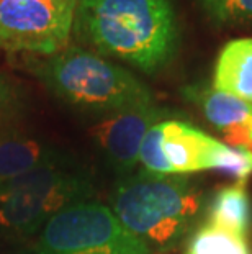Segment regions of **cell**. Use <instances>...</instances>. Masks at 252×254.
<instances>
[{"label":"cell","mask_w":252,"mask_h":254,"mask_svg":"<svg viewBox=\"0 0 252 254\" xmlns=\"http://www.w3.org/2000/svg\"><path fill=\"white\" fill-rule=\"evenodd\" d=\"M110 210L123 226L151 250H169L198 218L203 195L187 176L141 171L116 184Z\"/></svg>","instance_id":"obj_2"},{"label":"cell","mask_w":252,"mask_h":254,"mask_svg":"<svg viewBox=\"0 0 252 254\" xmlns=\"http://www.w3.org/2000/svg\"><path fill=\"white\" fill-rule=\"evenodd\" d=\"M36 254H152V250L128 231L110 207L89 200L48 221Z\"/></svg>","instance_id":"obj_6"},{"label":"cell","mask_w":252,"mask_h":254,"mask_svg":"<svg viewBox=\"0 0 252 254\" xmlns=\"http://www.w3.org/2000/svg\"><path fill=\"white\" fill-rule=\"evenodd\" d=\"M167 118L169 112L159 105H144L103 117L90 128V134L106 161L118 172L128 174L139 164V151L146 133Z\"/></svg>","instance_id":"obj_8"},{"label":"cell","mask_w":252,"mask_h":254,"mask_svg":"<svg viewBox=\"0 0 252 254\" xmlns=\"http://www.w3.org/2000/svg\"><path fill=\"white\" fill-rule=\"evenodd\" d=\"M74 30L99 55L148 74L167 66L179 43L170 0H77Z\"/></svg>","instance_id":"obj_1"},{"label":"cell","mask_w":252,"mask_h":254,"mask_svg":"<svg viewBox=\"0 0 252 254\" xmlns=\"http://www.w3.org/2000/svg\"><path fill=\"white\" fill-rule=\"evenodd\" d=\"M203 5L206 7V10L213 15L214 18H221V15L224 13V10L228 8V5L233 2V0H202Z\"/></svg>","instance_id":"obj_16"},{"label":"cell","mask_w":252,"mask_h":254,"mask_svg":"<svg viewBox=\"0 0 252 254\" xmlns=\"http://www.w3.org/2000/svg\"><path fill=\"white\" fill-rule=\"evenodd\" d=\"M33 71L66 104L103 117L155 104L151 89L135 74L80 46L45 56Z\"/></svg>","instance_id":"obj_3"},{"label":"cell","mask_w":252,"mask_h":254,"mask_svg":"<svg viewBox=\"0 0 252 254\" xmlns=\"http://www.w3.org/2000/svg\"><path fill=\"white\" fill-rule=\"evenodd\" d=\"M18 90L8 77H5L3 74H0V115L7 112H12L15 105L18 104Z\"/></svg>","instance_id":"obj_15"},{"label":"cell","mask_w":252,"mask_h":254,"mask_svg":"<svg viewBox=\"0 0 252 254\" xmlns=\"http://www.w3.org/2000/svg\"><path fill=\"white\" fill-rule=\"evenodd\" d=\"M219 20L248 21V23H252V0H233Z\"/></svg>","instance_id":"obj_14"},{"label":"cell","mask_w":252,"mask_h":254,"mask_svg":"<svg viewBox=\"0 0 252 254\" xmlns=\"http://www.w3.org/2000/svg\"><path fill=\"white\" fill-rule=\"evenodd\" d=\"M77 0H0V48L35 56L56 55L76 25Z\"/></svg>","instance_id":"obj_7"},{"label":"cell","mask_w":252,"mask_h":254,"mask_svg":"<svg viewBox=\"0 0 252 254\" xmlns=\"http://www.w3.org/2000/svg\"><path fill=\"white\" fill-rule=\"evenodd\" d=\"M92 192L89 177L56 154L0 187V233L10 238L40 233L62 210L89 202Z\"/></svg>","instance_id":"obj_4"},{"label":"cell","mask_w":252,"mask_h":254,"mask_svg":"<svg viewBox=\"0 0 252 254\" xmlns=\"http://www.w3.org/2000/svg\"><path fill=\"white\" fill-rule=\"evenodd\" d=\"M187 254H252V250L248 238L205 223L192 236Z\"/></svg>","instance_id":"obj_13"},{"label":"cell","mask_w":252,"mask_h":254,"mask_svg":"<svg viewBox=\"0 0 252 254\" xmlns=\"http://www.w3.org/2000/svg\"><path fill=\"white\" fill-rule=\"evenodd\" d=\"M211 87L252 104V38H236L223 46Z\"/></svg>","instance_id":"obj_10"},{"label":"cell","mask_w":252,"mask_h":254,"mask_svg":"<svg viewBox=\"0 0 252 254\" xmlns=\"http://www.w3.org/2000/svg\"><path fill=\"white\" fill-rule=\"evenodd\" d=\"M205 223L241 238H249L252 228V202L246 181L221 187L214 193Z\"/></svg>","instance_id":"obj_12"},{"label":"cell","mask_w":252,"mask_h":254,"mask_svg":"<svg viewBox=\"0 0 252 254\" xmlns=\"http://www.w3.org/2000/svg\"><path fill=\"white\" fill-rule=\"evenodd\" d=\"M139 166L146 172L162 176L219 171L236 181H246L252 174V151L233 148L190 123L167 118L146 133Z\"/></svg>","instance_id":"obj_5"},{"label":"cell","mask_w":252,"mask_h":254,"mask_svg":"<svg viewBox=\"0 0 252 254\" xmlns=\"http://www.w3.org/2000/svg\"><path fill=\"white\" fill-rule=\"evenodd\" d=\"M56 151L18 129H0V187L50 161Z\"/></svg>","instance_id":"obj_11"},{"label":"cell","mask_w":252,"mask_h":254,"mask_svg":"<svg viewBox=\"0 0 252 254\" xmlns=\"http://www.w3.org/2000/svg\"><path fill=\"white\" fill-rule=\"evenodd\" d=\"M187 97L233 148L252 149V104L213 87H190Z\"/></svg>","instance_id":"obj_9"}]
</instances>
